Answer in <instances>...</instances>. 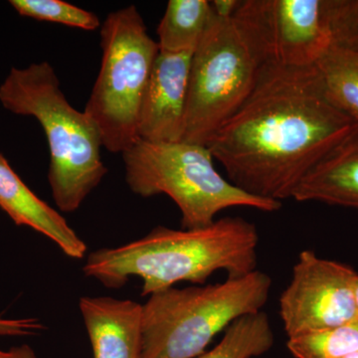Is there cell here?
Listing matches in <instances>:
<instances>
[{"instance_id": "3", "label": "cell", "mask_w": 358, "mask_h": 358, "mask_svg": "<svg viewBox=\"0 0 358 358\" xmlns=\"http://www.w3.org/2000/svg\"><path fill=\"white\" fill-rule=\"evenodd\" d=\"M0 103L9 112L34 117L41 124L50 150L52 196L61 211L78 210L108 173L95 124L68 102L48 62L13 68L0 85Z\"/></svg>"}, {"instance_id": "14", "label": "cell", "mask_w": 358, "mask_h": 358, "mask_svg": "<svg viewBox=\"0 0 358 358\" xmlns=\"http://www.w3.org/2000/svg\"><path fill=\"white\" fill-rule=\"evenodd\" d=\"M214 17L211 1L169 0L157 27L159 52H194Z\"/></svg>"}, {"instance_id": "5", "label": "cell", "mask_w": 358, "mask_h": 358, "mask_svg": "<svg viewBox=\"0 0 358 358\" xmlns=\"http://www.w3.org/2000/svg\"><path fill=\"white\" fill-rule=\"evenodd\" d=\"M122 155L129 189L145 199L171 197L180 210L182 229L211 225L218 213L231 207L268 213L281 209L282 202L253 196L222 178L206 145L138 138Z\"/></svg>"}, {"instance_id": "20", "label": "cell", "mask_w": 358, "mask_h": 358, "mask_svg": "<svg viewBox=\"0 0 358 358\" xmlns=\"http://www.w3.org/2000/svg\"><path fill=\"white\" fill-rule=\"evenodd\" d=\"M46 327L35 317H3L0 315V336H27Z\"/></svg>"}, {"instance_id": "19", "label": "cell", "mask_w": 358, "mask_h": 358, "mask_svg": "<svg viewBox=\"0 0 358 358\" xmlns=\"http://www.w3.org/2000/svg\"><path fill=\"white\" fill-rule=\"evenodd\" d=\"M324 6L331 44L358 54V0H326Z\"/></svg>"}, {"instance_id": "4", "label": "cell", "mask_w": 358, "mask_h": 358, "mask_svg": "<svg viewBox=\"0 0 358 358\" xmlns=\"http://www.w3.org/2000/svg\"><path fill=\"white\" fill-rule=\"evenodd\" d=\"M256 270L217 284L169 288L143 305L141 358H195L240 317L262 312L272 288Z\"/></svg>"}, {"instance_id": "15", "label": "cell", "mask_w": 358, "mask_h": 358, "mask_svg": "<svg viewBox=\"0 0 358 358\" xmlns=\"http://www.w3.org/2000/svg\"><path fill=\"white\" fill-rule=\"evenodd\" d=\"M315 66L327 98L358 124V54L331 44Z\"/></svg>"}, {"instance_id": "22", "label": "cell", "mask_w": 358, "mask_h": 358, "mask_svg": "<svg viewBox=\"0 0 358 358\" xmlns=\"http://www.w3.org/2000/svg\"><path fill=\"white\" fill-rule=\"evenodd\" d=\"M0 358H36L31 346L22 345L13 346L10 350H0Z\"/></svg>"}, {"instance_id": "12", "label": "cell", "mask_w": 358, "mask_h": 358, "mask_svg": "<svg viewBox=\"0 0 358 358\" xmlns=\"http://www.w3.org/2000/svg\"><path fill=\"white\" fill-rule=\"evenodd\" d=\"M0 208L18 226L51 239L70 258L83 259L87 245L65 218L25 185L0 152Z\"/></svg>"}, {"instance_id": "2", "label": "cell", "mask_w": 358, "mask_h": 358, "mask_svg": "<svg viewBox=\"0 0 358 358\" xmlns=\"http://www.w3.org/2000/svg\"><path fill=\"white\" fill-rule=\"evenodd\" d=\"M258 245L256 226L242 217L218 219L197 229L157 226L131 243L92 252L83 272L110 289L140 278L141 296H150L180 282L201 286L217 271L231 279L248 275L258 270Z\"/></svg>"}, {"instance_id": "6", "label": "cell", "mask_w": 358, "mask_h": 358, "mask_svg": "<svg viewBox=\"0 0 358 358\" xmlns=\"http://www.w3.org/2000/svg\"><path fill=\"white\" fill-rule=\"evenodd\" d=\"M102 62L84 113L95 124L103 148L124 152L138 140L141 101L159 44L148 35L134 6L108 14L101 25Z\"/></svg>"}, {"instance_id": "17", "label": "cell", "mask_w": 358, "mask_h": 358, "mask_svg": "<svg viewBox=\"0 0 358 358\" xmlns=\"http://www.w3.org/2000/svg\"><path fill=\"white\" fill-rule=\"evenodd\" d=\"M296 358H341L358 352V317L341 326L289 338Z\"/></svg>"}, {"instance_id": "24", "label": "cell", "mask_w": 358, "mask_h": 358, "mask_svg": "<svg viewBox=\"0 0 358 358\" xmlns=\"http://www.w3.org/2000/svg\"><path fill=\"white\" fill-rule=\"evenodd\" d=\"M341 358H358V352L352 353V355H346V357Z\"/></svg>"}, {"instance_id": "11", "label": "cell", "mask_w": 358, "mask_h": 358, "mask_svg": "<svg viewBox=\"0 0 358 358\" xmlns=\"http://www.w3.org/2000/svg\"><path fill=\"white\" fill-rule=\"evenodd\" d=\"M79 308L94 358H141L143 305L112 296H83Z\"/></svg>"}, {"instance_id": "18", "label": "cell", "mask_w": 358, "mask_h": 358, "mask_svg": "<svg viewBox=\"0 0 358 358\" xmlns=\"http://www.w3.org/2000/svg\"><path fill=\"white\" fill-rule=\"evenodd\" d=\"M9 3L20 15L33 20L60 23L87 31L101 27L95 13L62 0H10Z\"/></svg>"}, {"instance_id": "1", "label": "cell", "mask_w": 358, "mask_h": 358, "mask_svg": "<svg viewBox=\"0 0 358 358\" xmlns=\"http://www.w3.org/2000/svg\"><path fill=\"white\" fill-rule=\"evenodd\" d=\"M357 126L327 98L315 66L265 64L246 102L207 147L233 185L282 202Z\"/></svg>"}, {"instance_id": "10", "label": "cell", "mask_w": 358, "mask_h": 358, "mask_svg": "<svg viewBox=\"0 0 358 358\" xmlns=\"http://www.w3.org/2000/svg\"><path fill=\"white\" fill-rule=\"evenodd\" d=\"M193 52H159L138 115V138L154 143L183 140Z\"/></svg>"}, {"instance_id": "9", "label": "cell", "mask_w": 358, "mask_h": 358, "mask_svg": "<svg viewBox=\"0 0 358 358\" xmlns=\"http://www.w3.org/2000/svg\"><path fill=\"white\" fill-rule=\"evenodd\" d=\"M357 273L350 266L303 250L280 298V315L289 338L331 329L357 319Z\"/></svg>"}, {"instance_id": "8", "label": "cell", "mask_w": 358, "mask_h": 358, "mask_svg": "<svg viewBox=\"0 0 358 358\" xmlns=\"http://www.w3.org/2000/svg\"><path fill=\"white\" fill-rule=\"evenodd\" d=\"M326 0H240L235 20L265 64L308 68L331 47Z\"/></svg>"}, {"instance_id": "13", "label": "cell", "mask_w": 358, "mask_h": 358, "mask_svg": "<svg viewBox=\"0 0 358 358\" xmlns=\"http://www.w3.org/2000/svg\"><path fill=\"white\" fill-rule=\"evenodd\" d=\"M292 199L358 210V126L303 178Z\"/></svg>"}, {"instance_id": "7", "label": "cell", "mask_w": 358, "mask_h": 358, "mask_svg": "<svg viewBox=\"0 0 358 358\" xmlns=\"http://www.w3.org/2000/svg\"><path fill=\"white\" fill-rule=\"evenodd\" d=\"M265 62L234 15H216L192 54L183 141L208 145L246 102Z\"/></svg>"}, {"instance_id": "21", "label": "cell", "mask_w": 358, "mask_h": 358, "mask_svg": "<svg viewBox=\"0 0 358 358\" xmlns=\"http://www.w3.org/2000/svg\"><path fill=\"white\" fill-rule=\"evenodd\" d=\"M211 2L214 13L219 17H232L239 6L240 0H215Z\"/></svg>"}, {"instance_id": "16", "label": "cell", "mask_w": 358, "mask_h": 358, "mask_svg": "<svg viewBox=\"0 0 358 358\" xmlns=\"http://www.w3.org/2000/svg\"><path fill=\"white\" fill-rule=\"evenodd\" d=\"M275 336L267 313L259 312L235 320L215 348L195 358H254L268 352Z\"/></svg>"}, {"instance_id": "23", "label": "cell", "mask_w": 358, "mask_h": 358, "mask_svg": "<svg viewBox=\"0 0 358 358\" xmlns=\"http://www.w3.org/2000/svg\"><path fill=\"white\" fill-rule=\"evenodd\" d=\"M353 294H355V307H357V312L358 315V274L355 278V288H353Z\"/></svg>"}]
</instances>
